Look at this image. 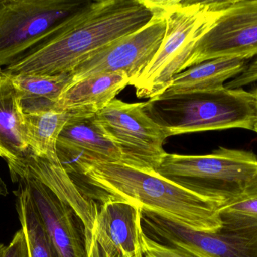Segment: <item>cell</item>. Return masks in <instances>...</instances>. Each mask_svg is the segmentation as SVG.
Returning a JSON list of instances; mask_svg holds the SVG:
<instances>
[{"label": "cell", "mask_w": 257, "mask_h": 257, "mask_svg": "<svg viewBox=\"0 0 257 257\" xmlns=\"http://www.w3.org/2000/svg\"><path fill=\"white\" fill-rule=\"evenodd\" d=\"M15 208L28 244L30 257H60L33 206L27 188L17 183Z\"/></svg>", "instance_id": "obj_19"}, {"label": "cell", "mask_w": 257, "mask_h": 257, "mask_svg": "<svg viewBox=\"0 0 257 257\" xmlns=\"http://www.w3.org/2000/svg\"><path fill=\"white\" fill-rule=\"evenodd\" d=\"M94 117L118 148L123 164L156 172L167 154L163 143L169 137L147 113L146 102L126 103L115 98Z\"/></svg>", "instance_id": "obj_7"}, {"label": "cell", "mask_w": 257, "mask_h": 257, "mask_svg": "<svg viewBox=\"0 0 257 257\" xmlns=\"http://www.w3.org/2000/svg\"><path fill=\"white\" fill-rule=\"evenodd\" d=\"M4 74L16 88L24 113L53 110L59 97L72 82V74L53 76Z\"/></svg>", "instance_id": "obj_17"}, {"label": "cell", "mask_w": 257, "mask_h": 257, "mask_svg": "<svg viewBox=\"0 0 257 257\" xmlns=\"http://www.w3.org/2000/svg\"><path fill=\"white\" fill-rule=\"evenodd\" d=\"M8 195V188L6 183L0 176V197H4Z\"/></svg>", "instance_id": "obj_24"}, {"label": "cell", "mask_w": 257, "mask_h": 257, "mask_svg": "<svg viewBox=\"0 0 257 257\" xmlns=\"http://www.w3.org/2000/svg\"><path fill=\"white\" fill-rule=\"evenodd\" d=\"M6 246L3 243L0 242V257L3 256V253H4L5 249H6Z\"/></svg>", "instance_id": "obj_26"}, {"label": "cell", "mask_w": 257, "mask_h": 257, "mask_svg": "<svg viewBox=\"0 0 257 257\" xmlns=\"http://www.w3.org/2000/svg\"><path fill=\"white\" fill-rule=\"evenodd\" d=\"M12 182L27 188L59 256L87 257L84 225L68 201L33 177L20 176Z\"/></svg>", "instance_id": "obj_12"}, {"label": "cell", "mask_w": 257, "mask_h": 257, "mask_svg": "<svg viewBox=\"0 0 257 257\" xmlns=\"http://www.w3.org/2000/svg\"><path fill=\"white\" fill-rule=\"evenodd\" d=\"M154 0L87 1L54 35L2 69L8 75L71 74L83 62L146 25Z\"/></svg>", "instance_id": "obj_1"}, {"label": "cell", "mask_w": 257, "mask_h": 257, "mask_svg": "<svg viewBox=\"0 0 257 257\" xmlns=\"http://www.w3.org/2000/svg\"><path fill=\"white\" fill-rule=\"evenodd\" d=\"M253 94H254L255 101H256V119H255L254 125H253V131L257 133V86Z\"/></svg>", "instance_id": "obj_25"}, {"label": "cell", "mask_w": 257, "mask_h": 257, "mask_svg": "<svg viewBox=\"0 0 257 257\" xmlns=\"http://www.w3.org/2000/svg\"><path fill=\"white\" fill-rule=\"evenodd\" d=\"M1 69L0 158L8 162L25 157L30 152V146L19 94Z\"/></svg>", "instance_id": "obj_16"}, {"label": "cell", "mask_w": 257, "mask_h": 257, "mask_svg": "<svg viewBox=\"0 0 257 257\" xmlns=\"http://www.w3.org/2000/svg\"><path fill=\"white\" fill-rule=\"evenodd\" d=\"M257 81V57L248 63L245 69L238 76L226 82L225 87L229 89H243L244 86Z\"/></svg>", "instance_id": "obj_23"}, {"label": "cell", "mask_w": 257, "mask_h": 257, "mask_svg": "<svg viewBox=\"0 0 257 257\" xmlns=\"http://www.w3.org/2000/svg\"><path fill=\"white\" fill-rule=\"evenodd\" d=\"M221 219L220 230L199 232L142 210L144 233L160 244L183 247L208 257H257V225Z\"/></svg>", "instance_id": "obj_8"}, {"label": "cell", "mask_w": 257, "mask_h": 257, "mask_svg": "<svg viewBox=\"0 0 257 257\" xmlns=\"http://www.w3.org/2000/svg\"><path fill=\"white\" fill-rule=\"evenodd\" d=\"M142 247L144 257H208L183 247L160 244L145 233L142 237Z\"/></svg>", "instance_id": "obj_21"}, {"label": "cell", "mask_w": 257, "mask_h": 257, "mask_svg": "<svg viewBox=\"0 0 257 257\" xmlns=\"http://www.w3.org/2000/svg\"><path fill=\"white\" fill-rule=\"evenodd\" d=\"M220 217L257 225V172L242 193L220 208Z\"/></svg>", "instance_id": "obj_20"}, {"label": "cell", "mask_w": 257, "mask_h": 257, "mask_svg": "<svg viewBox=\"0 0 257 257\" xmlns=\"http://www.w3.org/2000/svg\"><path fill=\"white\" fill-rule=\"evenodd\" d=\"M257 57V0L230 1L213 27L201 37L186 69L220 57Z\"/></svg>", "instance_id": "obj_10"}, {"label": "cell", "mask_w": 257, "mask_h": 257, "mask_svg": "<svg viewBox=\"0 0 257 257\" xmlns=\"http://www.w3.org/2000/svg\"><path fill=\"white\" fill-rule=\"evenodd\" d=\"M2 257H30L27 238L22 229L15 232Z\"/></svg>", "instance_id": "obj_22"}, {"label": "cell", "mask_w": 257, "mask_h": 257, "mask_svg": "<svg viewBox=\"0 0 257 257\" xmlns=\"http://www.w3.org/2000/svg\"><path fill=\"white\" fill-rule=\"evenodd\" d=\"M87 2L0 0V69L54 35Z\"/></svg>", "instance_id": "obj_6"}, {"label": "cell", "mask_w": 257, "mask_h": 257, "mask_svg": "<svg viewBox=\"0 0 257 257\" xmlns=\"http://www.w3.org/2000/svg\"><path fill=\"white\" fill-rule=\"evenodd\" d=\"M83 194L123 201L199 232L221 229L220 205L155 172L119 162L83 161L66 170Z\"/></svg>", "instance_id": "obj_2"}, {"label": "cell", "mask_w": 257, "mask_h": 257, "mask_svg": "<svg viewBox=\"0 0 257 257\" xmlns=\"http://www.w3.org/2000/svg\"><path fill=\"white\" fill-rule=\"evenodd\" d=\"M156 172L221 207L238 197L256 175L257 155L221 146L208 155L167 153Z\"/></svg>", "instance_id": "obj_5"}, {"label": "cell", "mask_w": 257, "mask_h": 257, "mask_svg": "<svg viewBox=\"0 0 257 257\" xmlns=\"http://www.w3.org/2000/svg\"><path fill=\"white\" fill-rule=\"evenodd\" d=\"M154 1L152 19L78 65L71 73L70 84L89 77L117 72L127 75L130 82L137 78L155 57L166 32V21L158 1Z\"/></svg>", "instance_id": "obj_9"}, {"label": "cell", "mask_w": 257, "mask_h": 257, "mask_svg": "<svg viewBox=\"0 0 257 257\" xmlns=\"http://www.w3.org/2000/svg\"><path fill=\"white\" fill-rule=\"evenodd\" d=\"M142 208L123 201L99 207L87 243V257H144Z\"/></svg>", "instance_id": "obj_11"}, {"label": "cell", "mask_w": 257, "mask_h": 257, "mask_svg": "<svg viewBox=\"0 0 257 257\" xmlns=\"http://www.w3.org/2000/svg\"><path fill=\"white\" fill-rule=\"evenodd\" d=\"M59 161L65 170L83 161L123 164L118 148L105 135L94 116L77 114L67 122L57 143Z\"/></svg>", "instance_id": "obj_13"}, {"label": "cell", "mask_w": 257, "mask_h": 257, "mask_svg": "<svg viewBox=\"0 0 257 257\" xmlns=\"http://www.w3.org/2000/svg\"><path fill=\"white\" fill-rule=\"evenodd\" d=\"M130 82L127 75L120 72L84 78L69 84L59 97L54 109L94 116L115 99Z\"/></svg>", "instance_id": "obj_14"}, {"label": "cell", "mask_w": 257, "mask_h": 257, "mask_svg": "<svg viewBox=\"0 0 257 257\" xmlns=\"http://www.w3.org/2000/svg\"><path fill=\"white\" fill-rule=\"evenodd\" d=\"M166 21L163 42L150 64L130 85L139 98L155 99L184 71L195 45L230 1H158Z\"/></svg>", "instance_id": "obj_3"}, {"label": "cell", "mask_w": 257, "mask_h": 257, "mask_svg": "<svg viewBox=\"0 0 257 257\" xmlns=\"http://www.w3.org/2000/svg\"><path fill=\"white\" fill-rule=\"evenodd\" d=\"M146 110L168 137L231 128L253 131L256 101L253 92L223 87L149 100Z\"/></svg>", "instance_id": "obj_4"}, {"label": "cell", "mask_w": 257, "mask_h": 257, "mask_svg": "<svg viewBox=\"0 0 257 257\" xmlns=\"http://www.w3.org/2000/svg\"><path fill=\"white\" fill-rule=\"evenodd\" d=\"M77 114L81 113L55 109L39 113H24L30 152L36 156L59 160L57 153L59 136L67 122Z\"/></svg>", "instance_id": "obj_18"}, {"label": "cell", "mask_w": 257, "mask_h": 257, "mask_svg": "<svg viewBox=\"0 0 257 257\" xmlns=\"http://www.w3.org/2000/svg\"><path fill=\"white\" fill-rule=\"evenodd\" d=\"M248 63V60L236 57L207 60L175 75L168 89L155 99L222 89L229 80L241 74Z\"/></svg>", "instance_id": "obj_15"}]
</instances>
